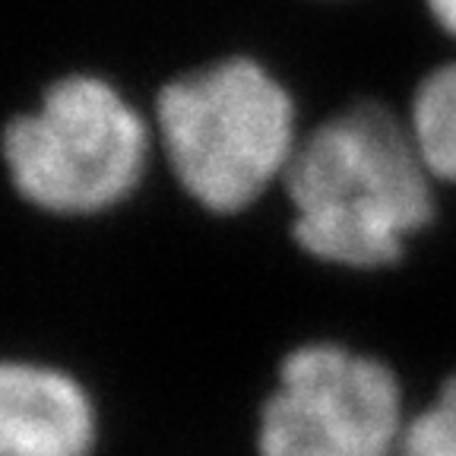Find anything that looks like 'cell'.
<instances>
[{"instance_id": "1", "label": "cell", "mask_w": 456, "mask_h": 456, "mask_svg": "<svg viewBox=\"0 0 456 456\" xmlns=\"http://www.w3.org/2000/svg\"><path fill=\"white\" fill-rule=\"evenodd\" d=\"M282 181L298 248L333 266L396 264L435 216L431 171L409 127L378 102L317 124L295 146Z\"/></svg>"}, {"instance_id": "3", "label": "cell", "mask_w": 456, "mask_h": 456, "mask_svg": "<svg viewBox=\"0 0 456 456\" xmlns=\"http://www.w3.org/2000/svg\"><path fill=\"white\" fill-rule=\"evenodd\" d=\"M150 134L111 83L64 77L36 111L4 130V162L26 203L54 216H93L121 203L146 171Z\"/></svg>"}, {"instance_id": "7", "label": "cell", "mask_w": 456, "mask_h": 456, "mask_svg": "<svg viewBox=\"0 0 456 456\" xmlns=\"http://www.w3.org/2000/svg\"><path fill=\"white\" fill-rule=\"evenodd\" d=\"M396 456H456V378H450L419 415L406 421Z\"/></svg>"}, {"instance_id": "5", "label": "cell", "mask_w": 456, "mask_h": 456, "mask_svg": "<svg viewBox=\"0 0 456 456\" xmlns=\"http://www.w3.org/2000/svg\"><path fill=\"white\" fill-rule=\"evenodd\" d=\"M95 406L73 374L38 362L0 370V456H89Z\"/></svg>"}, {"instance_id": "4", "label": "cell", "mask_w": 456, "mask_h": 456, "mask_svg": "<svg viewBox=\"0 0 456 456\" xmlns=\"http://www.w3.org/2000/svg\"><path fill=\"white\" fill-rule=\"evenodd\" d=\"M403 393L384 362L336 342L289 352L256 425L260 456H396Z\"/></svg>"}, {"instance_id": "8", "label": "cell", "mask_w": 456, "mask_h": 456, "mask_svg": "<svg viewBox=\"0 0 456 456\" xmlns=\"http://www.w3.org/2000/svg\"><path fill=\"white\" fill-rule=\"evenodd\" d=\"M428 10L435 16L437 26L456 38V0H428Z\"/></svg>"}, {"instance_id": "2", "label": "cell", "mask_w": 456, "mask_h": 456, "mask_svg": "<svg viewBox=\"0 0 456 456\" xmlns=\"http://www.w3.org/2000/svg\"><path fill=\"white\" fill-rule=\"evenodd\" d=\"M165 162L184 193L232 216L264 197L295 156V105L250 57H225L171 79L156 95Z\"/></svg>"}, {"instance_id": "6", "label": "cell", "mask_w": 456, "mask_h": 456, "mask_svg": "<svg viewBox=\"0 0 456 456\" xmlns=\"http://www.w3.org/2000/svg\"><path fill=\"white\" fill-rule=\"evenodd\" d=\"M409 134L431 178L456 181V61L435 67L415 86Z\"/></svg>"}]
</instances>
